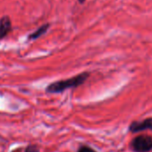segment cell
Wrapping results in <instances>:
<instances>
[{
	"instance_id": "cell-1",
	"label": "cell",
	"mask_w": 152,
	"mask_h": 152,
	"mask_svg": "<svg viewBox=\"0 0 152 152\" xmlns=\"http://www.w3.org/2000/svg\"><path fill=\"white\" fill-rule=\"evenodd\" d=\"M90 73L88 72H83L66 80L56 81L48 85L46 91L48 93H61L69 89L77 88L83 85L89 78Z\"/></svg>"
},
{
	"instance_id": "cell-2",
	"label": "cell",
	"mask_w": 152,
	"mask_h": 152,
	"mask_svg": "<svg viewBox=\"0 0 152 152\" xmlns=\"http://www.w3.org/2000/svg\"><path fill=\"white\" fill-rule=\"evenodd\" d=\"M132 148L135 152H148L152 149V138L149 136H138L131 143Z\"/></svg>"
},
{
	"instance_id": "cell-3",
	"label": "cell",
	"mask_w": 152,
	"mask_h": 152,
	"mask_svg": "<svg viewBox=\"0 0 152 152\" xmlns=\"http://www.w3.org/2000/svg\"><path fill=\"white\" fill-rule=\"evenodd\" d=\"M12 30V22L8 15L0 18V39L7 37Z\"/></svg>"
},
{
	"instance_id": "cell-4",
	"label": "cell",
	"mask_w": 152,
	"mask_h": 152,
	"mask_svg": "<svg viewBox=\"0 0 152 152\" xmlns=\"http://www.w3.org/2000/svg\"><path fill=\"white\" fill-rule=\"evenodd\" d=\"M130 129L132 132H137L140 131H143L146 129H150L152 130V118H148L145 119L142 122H135L132 123L130 126Z\"/></svg>"
},
{
	"instance_id": "cell-5",
	"label": "cell",
	"mask_w": 152,
	"mask_h": 152,
	"mask_svg": "<svg viewBox=\"0 0 152 152\" xmlns=\"http://www.w3.org/2000/svg\"><path fill=\"white\" fill-rule=\"evenodd\" d=\"M49 27H50V24L49 23H45V24L41 25L35 31H33L31 34H30L28 36V39L29 40H35V39H39V37H41L42 35H44L48 31V30Z\"/></svg>"
},
{
	"instance_id": "cell-6",
	"label": "cell",
	"mask_w": 152,
	"mask_h": 152,
	"mask_svg": "<svg viewBox=\"0 0 152 152\" xmlns=\"http://www.w3.org/2000/svg\"><path fill=\"white\" fill-rule=\"evenodd\" d=\"M77 152H96L94 149H92V148H91L90 147H87V146H83V147H81L79 149H78V151Z\"/></svg>"
},
{
	"instance_id": "cell-7",
	"label": "cell",
	"mask_w": 152,
	"mask_h": 152,
	"mask_svg": "<svg viewBox=\"0 0 152 152\" xmlns=\"http://www.w3.org/2000/svg\"><path fill=\"white\" fill-rule=\"evenodd\" d=\"M78 2H79L80 4H83V3L85 2V0H78Z\"/></svg>"
}]
</instances>
